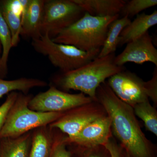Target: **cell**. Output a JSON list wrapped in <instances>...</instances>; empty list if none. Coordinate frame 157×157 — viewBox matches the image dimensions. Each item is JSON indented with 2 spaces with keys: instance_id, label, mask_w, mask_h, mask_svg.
<instances>
[{
  "instance_id": "cell-13",
  "label": "cell",
  "mask_w": 157,
  "mask_h": 157,
  "mask_svg": "<svg viewBox=\"0 0 157 157\" xmlns=\"http://www.w3.org/2000/svg\"><path fill=\"white\" fill-rule=\"evenodd\" d=\"M157 24L156 10L151 14H147L143 12L137 14L135 19L122 31L118 46H122L141 36Z\"/></svg>"
},
{
  "instance_id": "cell-4",
  "label": "cell",
  "mask_w": 157,
  "mask_h": 157,
  "mask_svg": "<svg viewBox=\"0 0 157 157\" xmlns=\"http://www.w3.org/2000/svg\"><path fill=\"white\" fill-rule=\"evenodd\" d=\"M31 95L18 93L0 131V139L19 137L40 127L49 125L64 112H40L29 107Z\"/></svg>"
},
{
  "instance_id": "cell-2",
  "label": "cell",
  "mask_w": 157,
  "mask_h": 157,
  "mask_svg": "<svg viewBox=\"0 0 157 157\" xmlns=\"http://www.w3.org/2000/svg\"><path fill=\"white\" fill-rule=\"evenodd\" d=\"M115 53L103 57H97L76 70L56 75L52 79V85L64 92L71 90L80 91L97 101L96 91L98 87L107 78L125 70L124 66L115 64Z\"/></svg>"
},
{
  "instance_id": "cell-17",
  "label": "cell",
  "mask_w": 157,
  "mask_h": 157,
  "mask_svg": "<svg viewBox=\"0 0 157 157\" xmlns=\"http://www.w3.org/2000/svg\"><path fill=\"white\" fill-rule=\"evenodd\" d=\"M131 21L128 16H124L121 18H117L111 23L108 27L104 45L101 48L98 57H103L115 53L118 46L121 33L130 24Z\"/></svg>"
},
{
  "instance_id": "cell-11",
  "label": "cell",
  "mask_w": 157,
  "mask_h": 157,
  "mask_svg": "<svg viewBox=\"0 0 157 157\" xmlns=\"http://www.w3.org/2000/svg\"><path fill=\"white\" fill-rule=\"evenodd\" d=\"M111 119L108 115L99 118L85 127L74 137H67V142L86 148L104 146L111 137Z\"/></svg>"
},
{
  "instance_id": "cell-28",
  "label": "cell",
  "mask_w": 157,
  "mask_h": 157,
  "mask_svg": "<svg viewBox=\"0 0 157 157\" xmlns=\"http://www.w3.org/2000/svg\"><path fill=\"white\" fill-rule=\"evenodd\" d=\"M124 157H130V155H128V154L125 151Z\"/></svg>"
},
{
  "instance_id": "cell-8",
  "label": "cell",
  "mask_w": 157,
  "mask_h": 157,
  "mask_svg": "<svg viewBox=\"0 0 157 157\" xmlns=\"http://www.w3.org/2000/svg\"><path fill=\"white\" fill-rule=\"evenodd\" d=\"M93 101L83 93L69 94L51 85L46 91L32 97L29 107L38 112H65Z\"/></svg>"
},
{
  "instance_id": "cell-9",
  "label": "cell",
  "mask_w": 157,
  "mask_h": 157,
  "mask_svg": "<svg viewBox=\"0 0 157 157\" xmlns=\"http://www.w3.org/2000/svg\"><path fill=\"white\" fill-rule=\"evenodd\" d=\"M107 115L104 107L97 101L82 105L65 112L63 115L49 125L59 129L71 138L77 135L92 122Z\"/></svg>"
},
{
  "instance_id": "cell-26",
  "label": "cell",
  "mask_w": 157,
  "mask_h": 157,
  "mask_svg": "<svg viewBox=\"0 0 157 157\" xmlns=\"http://www.w3.org/2000/svg\"><path fill=\"white\" fill-rule=\"evenodd\" d=\"M99 146L89 148V150L85 152L83 157H110L109 152L104 147V149L101 150L99 149Z\"/></svg>"
},
{
  "instance_id": "cell-27",
  "label": "cell",
  "mask_w": 157,
  "mask_h": 157,
  "mask_svg": "<svg viewBox=\"0 0 157 157\" xmlns=\"http://www.w3.org/2000/svg\"><path fill=\"white\" fill-rule=\"evenodd\" d=\"M2 53V48L1 46V43H0V58H1V55Z\"/></svg>"
},
{
  "instance_id": "cell-5",
  "label": "cell",
  "mask_w": 157,
  "mask_h": 157,
  "mask_svg": "<svg viewBox=\"0 0 157 157\" xmlns=\"http://www.w3.org/2000/svg\"><path fill=\"white\" fill-rule=\"evenodd\" d=\"M32 45L36 52L47 56L52 65L59 69L62 73L88 63L98 57L101 50L85 52L72 45L56 43L47 34L32 39Z\"/></svg>"
},
{
  "instance_id": "cell-21",
  "label": "cell",
  "mask_w": 157,
  "mask_h": 157,
  "mask_svg": "<svg viewBox=\"0 0 157 157\" xmlns=\"http://www.w3.org/2000/svg\"><path fill=\"white\" fill-rule=\"evenodd\" d=\"M135 115L141 119L148 131L157 136V111L147 100L133 107Z\"/></svg>"
},
{
  "instance_id": "cell-20",
  "label": "cell",
  "mask_w": 157,
  "mask_h": 157,
  "mask_svg": "<svg viewBox=\"0 0 157 157\" xmlns=\"http://www.w3.org/2000/svg\"><path fill=\"white\" fill-rule=\"evenodd\" d=\"M0 43L2 53L0 58V77L4 78L8 72V62L9 53L12 48V38L10 30L2 15L0 6Z\"/></svg>"
},
{
  "instance_id": "cell-6",
  "label": "cell",
  "mask_w": 157,
  "mask_h": 157,
  "mask_svg": "<svg viewBox=\"0 0 157 157\" xmlns=\"http://www.w3.org/2000/svg\"><path fill=\"white\" fill-rule=\"evenodd\" d=\"M107 83L118 98L133 108L148 98L157 104L156 85L152 79L144 81L135 73L124 70L108 78Z\"/></svg>"
},
{
  "instance_id": "cell-12",
  "label": "cell",
  "mask_w": 157,
  "mask_h": 157,
  "mask_svg": "<svg viewBox=\"0 0 157 157\" xmlns=\"http://www.w3.org/2000/svg\"><path fill=\"white\" fill-rule=\"evenodd\" d=\"M45 2V0H29L21 14V36L32 39L42 36L41 27Z\"/></svg>"
},
{
  "instance_id": "cell-14",
  "label": "cell",
  "mask_w": 157,
  "mask_h": 157,
  "mask_svg": "<svg viewBox=\"0 0 157 157\" xmlns=\"http://www.w3.org/2000/svg\"><path fill=\"white\" fill-rule=\"evenodd\" d=\"M92 16L105 17L120 14L126 1L124 0H73Z\"/></svg>"
},
{
  "instance_id": "cell-15",
  "label": "cell",
  "mask_w": 157,
  "mask_h": 157,
  "mask_svg": "<svg viewBox=\"0 0 157 157\" xmlns=\"http://www.w3.org/2000/svg\"><path fill=\"white\" fill-rule=\"evenodd\" d=\"M33 131L16 137L0 139V157H29Z\"/></svg>"
},
{
  "instance_id": "cell-1",
  "label": "cell",
  "mask_w": 157,
  "mask_h": 157,
  "mask_svg": "<svg viewBox=\"0 0 157 157\" xmlns=\"http://www.w3.org/2000/svg\"><path fill=\"white\" fill-rule=\"evenodd\" d=\"M97 101L111 121V131L130 157H153L152 144L140 128L133 107L121 100L107 82L96 91Z\"/></svg>"
},
{
  "instance_id": "cell-3",
  "label": "cell",
  "mask_w": 157,
  "mask_h": 157,
  "mask_svg": "<svg viewBox=\"0 0 157 157\" xmlns=\"http://www.w3.org/2000/svg\"><path fill=\"white\" fill-rule=\"evenodd\" d=\"M119 16L117 14L96 17L85 12L80 19L52 39L56 43L72 45L85 52L101 49L109 25Z\"/></svg>"
},
{
  "instance_id": "cell-18",
  "label": "cell",
  "mask_w": 157,
  "mask_h": 157,
  "mask_svg": "<svg viewBox=\"0 0 157 157\" xmlns=\"http://www.w3.org/2000/svg\"><path fill=\"white\" fill-rule=\"evenodd\" d=\"M0 6L3 18L11 33L12 47H16L21 36V14L14 9L13 0L0 1Z\"/></svg>"
},
{
  "instance_id": "cell-22",
  "label": "cell",
  "mask_w": 157,
  "mask_h": 157,
  "mask_svg": "<svg viewBox=\"0 0 157 157\" xmlns=\"http://www.w3.org/2000/svg\"><path fill=\"white\" fill-rule=\"evenodd\" d=\"M157 0H131L126 1L120 14L123 17H133L143 10L156 6Z\"/></svg>"
},
{
  "instance_id": "cell-24",
  "label": "cell",
  "mask_w": 157,
  "mask_h": 157,
  "mask_svg": "<svg viewBox=\"0 0 157 157\" xmlns=\"http://www.w3.org/2000/svg\"><path fill=\"white\" fill-rule=\"evenodd\" d=\"M18 94V93L16 91L9 93L6 101L0 106V131L5 124L8 113L16 101Z\"/></svg>"
},
{
  "instance_id": "cell-16",
  "label": "cell",
  "mask_w": 157,
  "mask_h": 157,
  "mask_svg": "<svg viewBox=\"0 0 157 157\" xmlns=\"http://www.w3.org/2000/svg\"><path fill=\"white\" fill-rule=\"evenodd\" d=\"M54 137V129L48 125L33 131L29 157H49Z\"/></svg>"
},
{
  "instance_id": "cell-19",
  "label": "cell",
  "mask_w": 157,
  "mask_h": 157,
  "mask_svg": "<svg viewBox=\"0 0 157 157\" xmlns=\"http://www.w3.org/2000/svg\"><path fill=\"white\" fill-rule=\"evenodd\" d=\"M47 82L38 78L22 77L11 80H7L0 77V99L7 94L19 91L27 94L30 90L35 87H45Z\"/></svg>"
},
{
  "instance_id": "cell-7",
  "label": "cell",
  "mask_w": 157,
  "mask_h": 157,
  "mask_svg": "<svg viewBox=\"0 0 157 157\" xmlns=\"http://www.w3.org/2000/svg\"><path fill=\"white\" fill-rule=\"evenodd\" d=\"M85 11L73 0H45L41 35L56 36L84 15Z\"/></svg>"
},
{
  "instance_id": "cell-10",
  "label": "cell",
  "mask_w": 157,
  "mask_h": 157,
  "mask_svg": "<svg viewBox=\"0 0 157 157\" xmlns=\"http://www.w3.org/2000/svg\"><path fill=\"white\" fill-rule=\"evenodd\" d=\"M114 62L118 67L129 62L138 64L151 62L157 67V49L149 32L127 43L123 51L115 56Z\"/></svg>"
},
{
  "instance_id": "cell-25",
  "label": "cell",
  "mask_w": 157,
  "mask_h": 157,
  "mask_svg": "<svg viewBox=\"0 0 157 157\" xmlns=\"http://www.w3.org/2000/svg\"><path fill=\"white\" fill-rule=\"evenodd\" d=\"M109 152L110 157H123L122 149L115 142L109 139L104 145Z\"/></svg>"
},
{
  "instance_id": "cell-23",
  "label": "cell",
  "mask_w": 157,
  "mask_h": 157,
  "mask_svg": "<svg viewBox=\"0 0 157 157\" xmlns=\"http://www.w3.org/2000/svg\"><path fill=\"white\" fill-rule=\"evenodd\" d=\"M67 137L55 134L54 140L49 157H72L71 152L67 149L68 143Z\"/></svg>"
}]
</instances>
